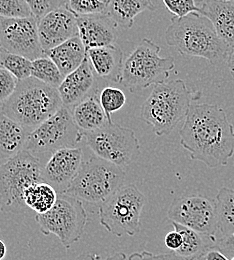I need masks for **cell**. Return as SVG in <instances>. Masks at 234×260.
Wrapping results in <instances>:
<instances>
[{"label":"cell","instance_id":"44dd1931","mask_svg":"<svg viewBox=\"0 0 234 260\" xmlns=\"http://www.w3.org/2000/svg\"><path fill=\"white\" fill-rule=\"evenodd\" d=\"M44 55L48 56L57 65L65 77L83 63L86 58V49L80 37L77 35L47 51Z\"/></svg>","mask_w":234,"mask_h":260},{"label":"cell","instance_id":"4316f807","mask_svg":"<svg viewBox=\"0 0 234 260\" xmlns=\"http://www.w3.org/2000/svg\"><path fill=\"white\" fill-rule=\"evenodd\" d=\"M31 76L54 88H58L64 79L57 65L46 55L32 60Z\"/></svg>","mask_w":234,"mask_h":260},{"label":"cell","instance_id":"4dcf8cb0","mask_svg":"<svg viewBox=\"0 0 234 260\" xmlns=\"http://www.w3.org/2000/svg\"><path fill=\"white\" fill-rule=\"evenodd\" d=\"M67 7L76 16L107 13L108 0H68Z\"/></svg>","mask_w":234,"mask_h":260},{"label":"cell","instance_id":"8fae6325","mask_svg":"<svg viewBox=\"0 0 234 260\" xmlns=\"http://www.w3.org/2000/svg\"><path fill=\"white\" fill-rule=\"evenodd\" d=\"M85 144L95 156L122 168L129 166L139 155L140 143L133 130L107 121L98 129L82 132Z\"/></svg>","mask_w":234,"mask_h":260},{"label":"cell","instance_id":"ffe728a7","mask_svg":"<svg viewBox=\"0 0 234 260\" xmlns=\"http://www.w3.org/2000/svg\"><path fill=\"white\" fill-rule=\"evenodd\" d=\"M29 132L0 107V160L9 159L24 150Z\"/></svg>","mask_w":234,"mask_h":260},{"label":"cell","instance_id":"8992f818","mask_svg":"<svg viewBox=\"0 0 234 260\" xmlns=\"http://www.w3.org/2000/svg\"><path fill=\"white\" fill-rule=\"evenodd\" d=\"M39 157L27 150L0 164V207L3 211L19 213L27 208L23 196L27 188L42 180Z\"/></svg>","mask_w":234,"mask_h":260},{"label":"cell","instance_id":"5b68a950","mask_svg":"<svg viewBox=\"0 0 234 260\" xmlns=\"http://www.w3.org/2000/svg\"><path fill=\"white\" fill-rule=\"evenodd\" d=\"M122 167L93 156L83 161L63 194L91 204H101L123 185Z\"/></svg>","mask_w":234,"mask_h":260},{"label":"cell","instance_id":"4fadbf2b","mask_svg":"<svg viewBox=\"0 0 234 260\" xmlns=\"http://www.w3.org/2000/svg\"><path fill=\"white\" fill-rule=\"evenodd\" d=\"M0 47L30 60L43 56L38 34V20L34 16L0 17Z\"/></svg>","mask_w":234,"mask_h":260},{"label":"cell","instance_id":"d590c367","mask_svg":"<svg viewBox=\"0 0 234 260\" xmlns=\"http://www.w3.org/2000/svg\"><path fill=\"white\" fill-rule=\"evenodd\" d=\"M215 246L223 252L226 256L232 255L234 256V233L228 236H222L216 240Z\"/></svg>","mask_w":234,"mask_h":260},{"label":"cell","instance_id":"74e56055","mask_svg":"<svg viewBox=\"0 0 234 260\" xmlns=\"http://www.w3.org/2000/svg\"><path fill=\"white\" fill-rule=\"evenodd\" d=\"M204 260H230L223 252H221L215 245L210 247L205 255L203 256Z\"/></svg>","mask_w":234,"mask_h":260},{"label":"cell","instance_id":"b9f144b4","mask_svg":"<svg viewBox=\"0 0 234 260\" xmlns=\"http://www.w3.org/2000/svg\"><path fill=\"white\" fill-rule=\"evenodd\" d=\"M231 260H234V256L232 257V258H231Z\"/></svg>","mask_w":234,"mask_h":260},{"label":"cell","instance_id":"ba28073f","mask_svg":"<svg viewBox=\"0 0 234 260\" xmlns=\"http://www.w3.org/2000/svg\"><path fill=\"white\" fill-rule=\"evenodd\" d=\"M145 196L133 184L122 185L99 206L101 224L109 233L121 237L140 231Z\"/></svg>","mask_w":234,"mask_h":260},{"label":"cell","instance_id":"cb8c5ba5","mask_svg":"<svg viewBox=\"0 0 234 260\" xmlns=\"http://www.w3.org/2000/svg\"><path fill=\"white\" fill-rule=\"evenodd\" d=\"M171 223L174 229L182 236L181 246L174 251V253L179 257L185 260L201 259L205 255L206 251L212 247L206 243L200 233L175 222Z\"/></svg>","mask_w":234,"mask_h":260},{"label":"cell","instance_id":"d4e9b609","mask_svg":"<svg viewBox=\"0 0 234 260\" xmlns=\"http://www.w3.org/2000/svg\"><path fill=\"white\" fill-rule=\"evenodd\" d=\"M58 193L49 183L40 181L26 189L23 200L27 208L36 214H43L49 211L55 204Z\"/></svg>","mask_w":234,"mask_h":260},{"label":"cell","instance_id":"d6986e66","mask_svg":"<svg viewBox=\"0 0 234 260\" xmlns=\"http://www.w3.org/2000/svg\"><path fill=\"white\" fill-rule=\"evenodd\" d=\"M200 14L212 22L218 36L231 50L234 46V1L205 0Z\"/></svg>","mask_w":234,"mask_h":260},{"label":"cell","instance_id":"277c9868","mask_svg":"<svg viewBox=\"0 0 234 260\" xmlns=\"http://www.w3.org/2000/svg\"><path fill=\"white\" fill-rule=\"evenodd\" d=\"M63 106L58 89L34 77L20 80L2 106L3 112L31 131L50 118Z\"/></svg>","mask_w":234,"mask_h":260},{"label":"cell","instance_id":"9c48e42d","mask_svg":"<svg viewBox=\"0 0 234 260\" xmlns=\"http://www.w3.org/2000/svg\"><path fill=\"white\" fill-rule=\"evenodd\" d=\"M35 220L42 234H54L63 247L69 249L84 233L88 216L80 200L58 194L54 206L46 213L36 214Z\"/></svg>","mask_w":234,"mask_h":260},{"label":"cell","instance_id":"ac0fdd59","mask_svg":"<svg viewBox=\"0 0 234 260\" xmlns=\"http://www.w3.org/2000/svg\"><path fill=\"white\" fill-rule=\"evenodd\" d=\"M86 57L99 78L120 82L123 70V53L116 44L91 48L86 51Z\"/></svg>","mask_w":234,"mask_h":260},{"label":"cell","instance_id":"7a4b0ae2","mask_svg":"<svg viewBox=\"0 0 234 260\" xmlns=\"http://www.w3.org/2000/svg\"><path fill=\"white\" fill-rule=\"evenodd\" d=\"M165 40L180 54L204 58L214 66L227 60L230 52L212 22L200 13H190L184 17L173 16L165 31Z\"/></svg>","mask_w":234,"mask_h":260},{"label":"cell","instance_id":"836d02e7","mask_svg":"<svg viewBox=\"0 0 234 260\" xmlns=\"http://www.w3.org/2000/svg\"><path fill=\"white\" fill-rule=\"evenodd\" d=\"M34 17L39 20L51 11L67 6L68 0H25Z\"/></svg>","mask_w":234,"mask_h":260},{"label":"cell","instance_id":"30bf717a","mask_svg":"<svg viewBox=\"0 0 234 260\" xmlns=\"http://www.w3.org/2000/svg\"><path fill=\"white\" fill-rule=\"evenodd\" d=\"M82 140L83 133L75 124L71 109L63 105L50 118L28 133L24 150L35 156L51 155L62 148L76 147Z\"/></svg>","mask_w":234,"mask_h":260},{"label":"cell","instance_id":"1f68e13d","mask_svg":"<svg viewBox=\"0 0 234 260\" xmlns=\"http://www.w3.org/2000/svg\"><path fill=\"white\" fill-rule=\"evenodd\" d=\"M168 11L176 17L190 13H201L205 0H162Z\"/></svg>","mask_w":234,"mask_h":260},{"label":"cell","instance_id":"f546056e","mask_svg":"<svg viewBox=\"0 0 234 260\" xmlns=\"http://www.w3.org/2000/svg\"><path fill=\"white\" fill-rule=\"evenodd\" d=\"M99 101L108 121H112L111 114L120 110L125 105L126 96L121 89L117 87L106 86L99 93Z\"/></svg>","mask_w":234,"mask_h":260},{"label":"cell","instance_id":"484cf974","mask_svg":"<svg viewBox=\"0 0 234 260\" xmlns=\"http://www.w3.org/2000/svg\"><path fill=\"white\" fill-rule=\"evenodd\" d=\"M217 229L222 236L234 233V189L222 187L216 196Z\"/></svg>","mask_w":234,"mask_h":260},{"label":"cell","instance_id":"7c38bea8","mask_svg":"<svg viewBox=\"0 0 234 260\" xmlns=\"http://www.w3.org/2000/svg\"><path fill=\"white\" fill-rule=\"evenodd\" d=\"M171 222L190 228L216 242V202L203 195H185L173 200L168 211Z\"/></svg>","mask_w":234,"mask_h":260},{"label":"cell","instance_id":"5bb4252c","mask_svg":"<svg viewBox=\"0 0 234 260\" xmlns=\"http://www.w3.org/2000/svg\"><path fill=\"white\" fill-rule=\"evenodd\" d=\"M82 156L80 147H68L55 151L42 165V180L53 186L58 194H63L81 167Z\"/></svg>","mask_w":234,"mask_h":260},{"label":"cell","instance_id":"d6a6232c","mask_svg":"<svg viewBox=\"0 0 234 260\" xmlns=\"http://www.w3.org/2000/svg\"><path fill=\"white\" fill-rule=\"evenodd\" d=\"M34 16L25 0H0V17L24 18Z\"/></svg>","mask_w":234,"mask_h":260},{"label":"cell","instance_id":"ab89813d","mask_svg":"<svg viewBox=\"0 0 234 260\" xmlns=\"http://www.w3.org/2000/svg\"><path fill=\"white\" fill-rule=\"evenodd\" d=\"M7 254V247L6 244L0 239V260H3L5 258Z\"/></svg>","mask_w":234,"mask_h":260},{"label":"cell","instance_id":"60d3db41","mask_svg":"<svg viewBox=\"0 0 234 260\" xmlns=\"http://www.w3.org/2000/svg\"><path fill=\"white\" fill-rule=\"evenodd\" d=\"M226 1H234V0H226Z\"/></svg>","mask_w":234,"mask_h":260},{"label":"cell","instance_id":"f35d334b","mask_svg":"<svg viewBox=\"0 0 234 260\" xmlns=\"http://www.w3.org/2000/svg\"><path fill=\"white\" fill-rule=\"evenodd\" d=\"M227 64L229 66L231 76L234 78V46L229 52V55H228V58H227Z\"/></svg>","mask_w":234,"mask_h":260},{"label":"cell","instance_id":"9a60e30c","mask_svg":"<svg viewBox=\"0 0 234 260\" xmlns=\"http://www.w3.org/2000/svg\"><path fill=\"white\" fill-rule=\"evenodd\" d=\"M38 34L45 54L78 35L77 16L67 6L55 9L38 20Z\"/></svg>","mask_w":234,"mask_h":260},{"label":"cell","instance_id":"f1b7e54d","mask_svg":"<svg viewBox=\"0 0 234 260\" xmlns=\"http://www.w3.org/2000/svg\"><path fill=\"white\" fill-rule=\"evenodd\" d=\"M73 260H185L178 255H176L174 252L165 253V254H153L147 250H143L140 252H133L130 255L126 256L123 252H116L106 258H101V256L94 254V253H87L84 252ZM196 260H204L203 258Z\"/></svg>","mask_w":234,"mask_h":260},{"label":"cell","instance_id":"83f0119b","mask_svg":"<svg viewBox=\"0 0 234 260\" xmlns=\"http://www.w3.org/2000/svg\"><path fill=\"white\" fill-rule=\"evenodd\" d=\"M0 68L7 70L20 81L31 77L32 60L0 47Z\"/></svg>","mask_w":234,"mask_h":260},{"label":"cell","instance_id":"2e32d148","mask_svg":"<svg viewBox=\"0 0 234 260\" xmlns=\"http://www.w3.org/2000/svg\"><path fill=\"white\" fill-rule=\"evenodd\" d=\"M57 89L63 105L70 109L85 98L98 93L96 76L87 57L76 70L64 77Z\"/></svg>","mask_w":234,"mask_h":260},{"label":"cell","instance_id":"3957f363","mask_svg":"<svg viewBox=\"0 0 234 260\" xmlns=\"http://www.w3.org/2000/svg\"><path fill=\"white\" fill-rule=\"evenodd\" d=\"M200 98L201 92L189 89L181 79L155 84L141 107V119L157 136L166 135L186 118L191 103Z\"/></svg>","mask_w":234,"mask_h":260},{"label":"cell","instance_id":"8d00e7d4","mask_svg":"<svg viewBox=\"0 0 234 260\" xmlns=\"http://www.w3.org/2000/svg\"><path fill=\"white\" fill-rule=\"evenodd\" d=\"M164 243L166 245L168 249H170L171 251H176L182 244V236L181 234L176 231L175 229L173 231L168 232L164 238Z\"/></svg>","mask_w":234,"mask_h":260},{"label":"cell","instance_id":"52a82bcc","mask_svg":"<svg viewBox=\"0 0 234 260\" xmlns=\"http://www.w3.org/2000/svg\"><path fill=\"white\" fill-rule=\"evenodd\" d=\"M160 46L143 38L123 64L120 83L132 93L165 82L175 67L173 57H161Z\"/></svg>","mask_w":234,"mask_h":260},{"label":"cell","instance_id":"e575fe53","mask_svg":"<svg viewBox=\"0 0 234 260\" xmlns=\"http://www.w3.org/2000/svg\"><path fill=\"white\" fill-rule=\"evenodd\" d=\"M18 80L7 70L0 68V107L12 96Z\"/></svg>","mask_w":234,"mask_h":260},{"label":"cell","instance_id":"6da1fadb","mask_svg":"<svg viewBox=\"0 0 234 260\" xmlns=\"http://www.w3.org/2000/svg\"><path fill=\"white\" fill-rule=\"evenodd\" d=\"M180 144L192 160L210 168L226 166L234 154V128L223 108L194 100L180 132Z\"/></svg>","mask_w":234,"mask_h":260},{"label":"cell","instance_id":"603a6c76","mask_svg":"<svg viewBox=\"0 0 234 260\" xmlns=\"http://www.w3.org/2000/svg\"><path fill=\"white\" fill-rule=\"evenodd\" d=\"M154 9L151 0H108L107 13L118 27L130 29L138 14Z\"/></svg>","mask_w":234,"mask_h":260},{"label":"cell","instance_id":"7402d4cb","mask_svg":"<svg viewBox=\"0 0 234 260\" xmlns=\"http://www.w3.org/2000/svg\"><path fill=\"white\" fill-rule=\"evenodd\" d=\"M71 112L75 124L82 132L98 129L108 121L101 106L98 93L79 102L71 109Z\"/></svg>","mask_w":234,"mask_h":260},{"label":"cell","instance_id":"e0dca14e","mask_svg":"<svg viewBox=\"0 0 234 260\" xmlns=\"http://www.w3.org/2000/svg\"><path fill=\"white\" fill-rule=\"evenodd\" d=\"M77 25L78 36L86 51L115 44L118 26L108 13L77 16Z\"/></svg>","mask_w":234,"mask_h":260}]
</instances>
